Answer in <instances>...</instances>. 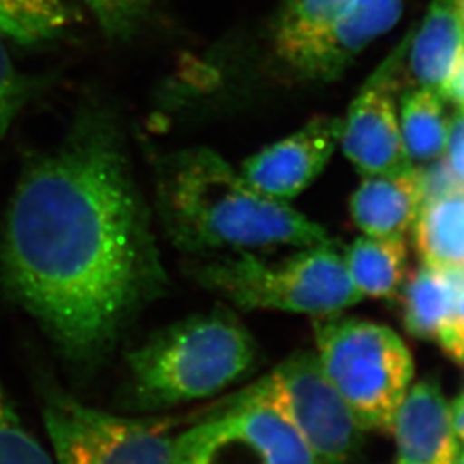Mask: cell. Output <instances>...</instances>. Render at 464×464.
<instances>
[{
  "label": "cell",
  "mask_w": 464,
  "mask_h": 464,
  "mask_svg": "<svg viewBox=\"0 0 464 464\" xmlns=\"http://www.w3.org/2000/svg\"><path fill=\"white\" fill-rule=\"evenodd\" d=\"M450 418H452V427L454 433L464 449V394L458 396L450 404Z\"/></svg>",
  "instance_id": "4316f807"
},
{
  "label": "cell",
  "mask_w": 464,
  "mask_h": 464,
  "mask_svg": "<svg viewBox=\"0 0 464 464\" xmlns=\"http://www.w3.org/2000/svg\"><path fill=\"white\" fill-rule=\"evenodd\" d=\"M174 464H316L276 410L241 391L179 431Z\"/></svg>",
  "instance_id": "ba28073f"
},
{
  "label": "cell",
  "mask_w": 464,
  "mask_h": 464,
  "mask_svg": "<svg viewBox=\"0 0 464 464\" xmlns=\"http://www.w3.org/2000/svg\"><path fill=\"white\" fill-rule=\"evenodd\" d=\"M423 201L420 169L372 174L351 197V217L360 231L375 237H404Z\"/></svg>",
  "instance_id": "4fadbf2b"
},
{
  "label": "cell",
  "mask_w": 464,
  "mask_h": 464,
  "mask_svg": "<svg viewBox=\"0 0 464 464\" xmlns=\"http://www.w3.org/2000/svg\"><path fill=\"white\" fill-rule=\"evenodd\" d=\"M463 285L464 270L420 266L406 279L398 296L406 331L416 339L439 344L454 322Z\"/></svg>",
  "instance_id": "9a60e30c"
},
{
  "label": "cell",
  "mask_w": 464,
  "mask_h": 464,
  "mask_svg": "<svg viewBox=\"0 0 464 464\" xmlns=\"http://www.w3.org/2000/svg\"><path fill=\"white\" fill-rule=\"evenodd\" d=\"M411 28L353 100L343 119L339 145L363 176L408 170L410 160L399 126V76L406 61Z\"/></svg>",
  "instance_id": "9c48e42d"
},
{
  "label": "cell",
  "mask_w": 464,
  "mask_h": 464,
  "mask_svg": "<svg viewBox=\"0 0 464 464\" xmlns=\"http://www.w3.org/2000/svg\"><path fill=\"white\" fill-rule=\"evenodd\" d=\"M295 429L316 464H348L360 454L363 433L315 353L299 351L245 389Z\"/></svg>",
  "instance_id": "52a82bcc"
},
{
  "label": "cell",
  "mask_w": 464,
  "mask_h": 464,
  "mask_svg": "<svg viewBox=\"0 0 464 464\" xmlns=\"http://www.w3.org/2000/svg\"><path fill=\"white\" fill-rule=\"evenodd\" d=\"M411 231L425 266L463 272L464 188L425 199Z\"/></svg>",
  "instance_id": "2e32d148"
},
{
  "label": "cell",
  "mask_w": 464,
  "mask_h": 464,
  "mask_svg": "<svg viewBox=\"0 0 464 464\" xmlns=\"http://www.w3.org/2000/svg\"><path fill=\"white\" fill-rule=\"evenodd\" d=\"M341 133L343 119L315 117L296 133L251 155L239 172L266 197L282 201L295 198L329 164Z\"/></svg>",
  "instance_id": "30bf717a"
},
{
  "label": "cell",
  "mask_w": 464,
  "mask_h": 464,
  "mask_svg": "<svg viewBox=\"0 0 464 464\" xmlns=\"http://www.w3.org/2000/svg\"><path fill=\"white\" fill-rule=\"evenodd\" d=\"M186 268L203 289L243 310L332 315L363 299L334 239L298 248L282 260H268L260 251H237L197 256Z\"/></svg>",
  "instance_id": "277c9868"
},
{
  "label": "cell",
  "mask_w": 464,
  "mask_h": 464,
  "mask_svg": "<svg viewBox=\"0 0 464 464\" xmlns=\"http://www.w3.org/2000/svg\"><path fill=\"white\" fill-rule=\"evenodd\" d=\"M454 5H456V11H458L459 21H461V28H463L464 36V0H454Z\"/></svg>",
  "instance_id": "83f0119b"
},
{
  "label": "cell",
  "mask_w": 464,
  "mask_h": 464,
  "mask_svg": "<svg viewBox=\"0 0 464 464\" xmlns=\"http://www.w3.org/2000/svg\"><path fill=\"white\" fill-rule=\"evenodd\" d=\"M0 279L69 363L93 370L169 285L116 117L90 107L23 170Z\"/></svg>",
  "instance_id": "6da1fadb"
},
{
  "label": "cell",
  "mask_w": 464,
  "mask_h": 464,
  "mask_svg": "<svg viewBox=\"0 0 464 464\" xmlns=\"http://www.w3.org/2000/svg\"><path fill=\"white\" fill-rule=\"evenodd\" d=\"M442 97L458 105V109H464V53L448 84L444 86Z\"/></svg>",
  "instance_id": "484cf974"
},
{
  "label": "cell",
  "mask_w": 464,
  "mask_h": 464,
  "mask_svg": "<svg viewBox=\"0 0 464 464\" xmlns=\"http://www.w3.org/2000/svg\"><path fill=\"white\" fill-rule=\"evenodd\" d=\"M399 126L410 160L429 164L444 157L449 119L444 97L429 88L413 86L399 100Z\"/></svg>",
  "instance_id": "ac0fdd59"
},
{
  "label": "cell",
  "mask_w": 464,
  "mask_h": 464,
  "mask_svg": "<svg viewBox=\"0 0 464 464\" xmlns=\"http://www.w3.org/2000/svg\"><path fill=\"white\" fill-rule=\"evenodd\" d=\"M100 30L112 40H130L140 32L149 16L153 0H78Z\"/></svg>",
  "instance_id": "7402d4cb"
},
{
  "label": "cell",
  "mask_w": 464,
  "mask_h": 464,
  "mask_svg": "<svg viewBox=\"0 0 464 464\" xmlns=\"http://www.w3.org/2000/svg\"><path fill=\"white\" fill-rule=\"evenodd\" d=\"M66 0H0V34L24 47L57 40L74 23Z\"/></svg>",
  "instance_id": "ffe728a7"
},
{
  "label": "cell",
  "mask_w": 464,
  "mask_h": 464,
  "mask_svg": "<svg viewBox=\"0 0 464 464\" xmlns=\"http://www.w3.org/2000/svg\"><path fill=\"white\" fill-rule=\"evenodd\" d=\"M439 346L442 348V351L448 354L450 360L464 365V285L459 299H458L454 322L450 324V327L444 334V337L439 341Z\"/></svg>",
  "instance_id": "d4e9b609"
},
{
  "label": "cell",
  "mask_w": 464,
  "mask_h": 464,
  "mask_svg": "<svg viewBox=\"0 0 464 464\" xmlns=\"http://www.w3.org/2000/svg\"><path fill=\"white\" fill-rule=\"evenodd\" d=\"M0 464H53L0 383Z\"/></svg>",
  "instance_id": "44dd1931"
},
{
  "label": "cell",
  "mask_w": 464,
  "mask_h": 464,
  "mask_svg": "<svg viewBox=\"0 0 464 464\" xmlns=\"http://www.w3.org/2000/svg\"><path fill=\"white\" fill-rule=\"evenodd\" d=\"M458 464H464V449L461 450V456H459V461H458Z\"/></svg>",
  "instance_id": "f1b7e54d"
},
{
  "label": "cell",
  "mask_w": 464,
  "mask_h": 464,
  "mask_svg": "<svg viewBox=\"0 0 464 464\" xmlns=\"http://www.w3.org/2000/svg\"><path fill=\"white\" fill-rule=\"evenodd\" d=\"M354 0H285L272 26V40L282 64L327 34Z\"/></svg>",
  "instance_id": "d6986e66"
},
{
  "label": "cell",
  "mask_w": 464,
  "mask_h": 464,
  "mask_svg": "<svg viewBox=\"0 0 464 464\" xmlns=\"http://www.w3.org/2000/svg\"><path fill=\"white\" fill-rule=\"evenodd\" d=\"M463 53V28L454 0H431L406 53L413 83L442 95Z\"/></svg>",
  "instance_id": "5bb4252c"
},
{
  "label": "cell",
  "mask_w": 464,
  "mask_h": 464,
  "mask_svg": "<svg viewBox=\"0 0 464 464\" xmlns=\"http://www.w3.org/2000/svg\"><path fill=\"white\" fill-rule=\"evenodd\" d=\"M446 162L458 184L464 188V109H459L449 121Z\"/></svg>",
  "instance_id": "cb8c5ba5"
},
{
  "label": "cell",
  "mask_w": 464,
  "mask_h": 464,
  "mask_svg": "<svg viewBox=\"0 0 464 464\" xmlns=\"http://www.w3.org/2000/svg\"><path fill=\"white\" fill-rule=\"evenodd\" d=\"M44 423L53 464H174L179 421L170 418L114 415L47 389Z\"/></svg>",
  "instance_id": "8992f818"
},
{
  "label": "cell",
  "mask_w": 464,
  "mask_h": 464,
  "mask_svg": "<svg viewBox=\"0 0 464 464\" xmlns=\"http://www.w3.org/2000/svg\"><path fill=\"white\" fill-rule=\"evenodd\" d=\"M402 4L404 0H354L341 21L284 66L304 82L337 80L368 45L398 23Z\"/></svg>",
  "instance_id": "8fae6325"
},
{
  "label": "cell",
  "mask_w": 464,
  "mask_h": 464,
  "mask_svg": "<svg viewBox=\"0 0 464 464\" xmlns=\"http://www.w3.org/2000/svg\"><path fill=\"white\" fill-rule=\"evenodd\" d=\"M316 358L365 431H389L406 396L415 363L387 325L356 316L314 318Z\"/></svg>",
  "instance_id": "5b68a950"
},
{
  "label": "cell",
  "mask_w": 464,
  "mask_h": 464,
  "mask_svg": "<svg viewBox=\"0 0 464 464\" xmlns=\"http://www.w3.org/2000/svg\"><path fill=\"white\" fill-rule=\"evenodd\" d=\"M26 82L13 63L5 45V36L0 34V141L13 126L26 100Z\"/></svg>",
  "instance_id": "603a6c76"
},
{
  "label": "cell",
  "mask_w": 464,
  "mask_h": 464,
  "mask_svg": "<svg viewBox=\"0 0 464 464\" xmlns=\"http://www.w3.org/2000/svg\"><path fill=\"white\" fill-rule=\"evenodd\" d=\"M349 279L362 298H398L408 279L404 237L360 236L344 253Z\"/></svg>",
  "instance_id": "e0dca14e"
},
{
  "label": "cell",
  "mask_w": 464,
  "mask_h": 464,
  "mask_svg": "<svg viewBox=\"0 0 464 464\" xmlns=\"http://www.w3.org/2000/svg\"><path fill=\"white\" fill-rule=\"evenodd\" d=\"M256 358V341L229 312L188 316L130 353L128 402L157 413L212 398L246 377Z\"/></svg>",
  "instance_id": "3957f363"
},
{
  "label": "cell",
  "mask_w": 464,
  "mask_h": 464,
  "mask_svg": "<svg viewBox=\"0 0 464 464\" xmlns=\"http://www.w3.org/2000/svg\"><path fill=\"white\" fill-rule=\"evenodd\" d=\"M157 207L167 236L186 255L308 248L332 241L287 201L266 197L217 151H169L155 167Z\"/></svg>",
  "instance_id": "7a4b0ae2"
},
{
  "label": "cell",
  "mask_w": 464,
  "mask_h": 464,
  "mask_svg": "<svg viewBox=\"0 0 464 464\" xmlns=\"http://www.w3.org/2000/svg\"><path fill=\"white\" fill-rule=\"evenodd\" d=\"M391 430L396 440V464L459 461L463 448L454 433L450 404L433 379L410 385Z\"/></svg>",
  "instance_id": "7c38bea8"
}]
</instances>
